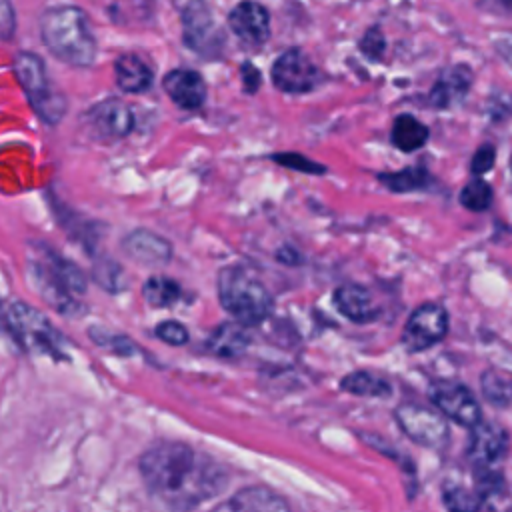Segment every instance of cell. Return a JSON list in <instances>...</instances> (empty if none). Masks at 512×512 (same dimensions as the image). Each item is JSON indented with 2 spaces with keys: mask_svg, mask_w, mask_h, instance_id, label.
I'll return each mask as SVG.
<instances>
[{
  "mask_svg": "<svg viewBox=\"0 0 512 512\" xmlns=\"http://www.w3.org/2000/svg\"><path fill=\"white\" fill-rule=\"evenodd\" d=\"M140 474L148 492L172 512H190L218 496L226 470L208 454L182 442H158L140 456Z\"/></svg>",
  "mask_w": 512,
  "mask_h": 512,
  "instance_id": "6da1fadb",
  "label": "cell"
},
{
  "mask_svg": "<svg viewBox=\"0 0 512 512\" xmlns=\"http://www.w3.org/2000/svg\"><path fill=\"white\" fill-rule=\"evenodd\" d=\"M26 268L30 284L54 310L66 316L80 314L78 296L86 292V276L72 260L46 242L32 240L26 248Z\"/></svg>",
  "mask_w": 512,
  "mask_h": 512,
  "instance_id": "7a4b0ae2",
  "label": "cell"
},
{
  "mask_svg": "<svg viewBox=\"0 0 512 512\" xmlns=\"http://www.w3.org/2000/svg\"><path fill=\"white\" fill-rule=\"evenodd\" d=\"M40 38L46 50L74 68H88L96 60L98 42L90 20L80 6H50L40 16Z\"/></svg>",
  "mask_w": 512,
  "mask_h": 512,
  "instance_id": "3957f363",
  "label": "cell"
},
{
  "mask_svg": "<svg viewBox=\"0 0 512 512\" xmlns=\"http://www.w3.org/2000/svg\"><path fill=\"white\" fill-rule=\"evenodd\" d=\"M216 286L222 308L230 312L238 324L256 326L272 314V294L242 266L222 268Z\"/></svg>",
  "mask_w": 512,
  "mask_h": 512,
  "instance_id": "277c9868",
  "label": "cell"
},
{
  "mask_svg": "<svg viewBox=\"0 0 512 512\" xmlns=\"http://www.w3.org/2000/svg\"><path fill=\"white\" fill-rule=\"evenodd\" d=\"M0 330L8 334L22 350L52 356L54 360L66 358L64 338L36 308L24 302L0 300Z\"/></svg>",
  "mask_w": 512,
  "mask_h": 512,
  "instance_id": "5b68a950",
  "label": "cell"
},
{
  "mask_svg": "<svg viewBox=\"0 0 512 512\" xmlns=\"http://www.w3.org/2000/svg\"><path fill=\"white\" fill-rule=\"evenodd\" d=\"M14 74L16 80L28 98L34 114L48 126H56L66 110V96L54 86L44 60L28 50H20L14 58Z\"/></svg>",
  "mask_w": 512,
  "mask_h": 512,
  "instance_id": "8992f818",
  "label": "cell"
},
{
  "mask_svg": "<svg viewBox=\"0 0 512 512\" xmlns=\"http://www.w3.org/2000/svg\"><path fill=\"white\" fill-rule=\"evenodd\" d=\"M134 112L132 108L118 100V98H106L90 106L84 114V124L88 132L96 140L114 142L126 138L134 130Z\"/></svg>",
  "mask_w": 512,
  "mask_h": 512,
  "instance_id": "52a82bcc",
  "label": "cell"
},
{
  "mask_svg": "<svg viewBox=\"0 0 512 512\" xmlns=\"http://www.w3.org/2000/svg\"><path fill=\"white\" fill-rule=\"evenodd\" d=\"M394 416L402 432L420 446L442 448L448 440V424L440 412L418 404H400Z\"/></svg>",
  "mask_w": 512,
  "mask_h": 512,
  "instance_id": "ba28073f",
  "label": "cell"
},
{
  "mask_svg": "<svg viewBox=\"0 0 512 512\" xmlns=\"http://www.w3.org/2000/svg\"><path fill=\"white\" fill-rule=\"evenodd\" d=\"M272 82L278 90L288 94H304L314 90L322 74L316 64L298 48H288L272 64Z\"/></svg>",
  "mask_w": 512,
  "mask_h": 512,
  "instance_id": "9c48e42d",
  "label": "cell"
},
{
  "mask_svg": "<svg viewBox=\"0 0 512 512\" xmlns=\"http://www.w3.org/2000/svg\"><path fill=\"white\" fill-rule=\"evenodd\" d=\"M448 332V314L440 304H422L418 306L404 330H402V346L408 352H422L438 344Z\"/></svg>",
  "mask_w": 512,
  "mask_h": 512,
  "instance_id": "30bf717a",
  "label": "cell"
},
{
  "mask_svg": "<svg viewBox=\"0 0 512 512\" xmlns=\"http://www.w3.org/2000/svg\"><path fill=\"white\" fill-rule=\"evenodd\" d=\"M182 38H184V44L198 54L218 52L222 44V36L204 0H190L186 4L182 12Z\"/></svg>",
  "mask_w": 512,
  "mask_h": 512,
  "instance_id": "8fae6325",
  "label": "cell"
},
{
  "mask_svg": "<svg viewBox=\"0 0 512 512\" xmlns=\"http://www.w3.org/2000/svg\"><path fill=\"white\" fill-rule=\"evenodd\" d=\"M432 402L442 416H448L460 426L474 428L482 420L480 406L464 384H438L432 390Z\"/></svg>",
  "mask_w": 512,
  "mask_h": 512,
  "instance_id": "7c38bea8",
  "label": "cell"
},
{
  "mask_svg": "<svg viewBox=\"0 0 512 512\" xmlns=\"http://www.w3.org/2000/svg\"><path fill=\"white\" fill-rule=\"evenodd\" d=\"M228 26L244 44L260 46L270 38V12L256 0H242L230 10Z\"/></svg>",
  "mask_w": 512,
  "mask_h": 512,
  "instance_id": "4fadbf2b",
  "label": "cell"
},
{
  "mask_svg": "<svg viewBox=\"0 0 512 512\" xmlns=\"http://www.w3.org/2000/svg\"><path fill=\"white\" fill-rule=\"evenodd\" d=\"M168 98L182 110H198L206 100L204 78L190 68H174L162 78Z\"/></svg>",
  "mask_w": 512,
  "mask_h": 512,
  "instance_id": "5bb4252c",
  "label": "cell"
},
{
  "mask_svg": "<svg viewBox=\"0 0 512 512\" xmlns=\"http://www.w3.org/2000/svg\"><path fill=\"white\" fill-rule=\"evenodd\" d=\"M122 250L128 258L144 266L166 264L172 258V244L152 230L136 228L122 238Z\"/></svg>",
  "mask_w": 512,
  "mask_h": 512,
  "instance_id": "9a60e30c",
  "label": "cell"
},
{
  "mask_svg": "<svg viewBox=\"0 0 512 512\" xmlns=\"http://www.w3.org/2000/svg\"><path fill=\"white\" fill-rule=\"evenodd\" d=\"M472 80H474L472 70L466 64H456V66L444 68L428 94L430 104L440 110L458 106L466 98V94L472 86Z\"/></svg>",
  "mask_w": 512,
  "mask_h": 512,
  "instance_id": "2e32d148",
  "label": "cell"
},
{
  "mask_svg": "<svg viewBox=\"0 0 512 512\" xmlns=\"http://www.w3.org/2000/svg\"><path fill=\"white\" fill-rule=\"evenodd\" d=\"M214 512H290L288 502L266 486H248L222 502Z\"/></svg>",
  "mask_w": 512,
  "mask_h": 512,
  "instance_id": "e0dca14e",
  "label": "cell"
},
{
  "mask_svg": "<svg viewBox=\"0 0 512 512\" xmlns=\"http://www.w3.org/2000/svg\"><path fill=\"white\" fill-rule=\"evenodd\" d=\"M508 450V434L504 428L492 422H478L472 428L468 456L476 464H494L498 462Z\"/></svg>",
  "mask_w": 512,
  "mask_h": 512,
  "instance_id": "ac0fdd59",
  "label": "cell"
},
{
  "mask_svg": "<svg viewBox=\"0 0 512 512\" xmlns=\"http://www.w3.org/2000/svg\"><path fill=\"white\" fill-rule=\"evenodd\" d=\"M334 306L342 316L352 322H372L378 316V306L370 294L360 284H342L334 292Z\"/></svg>",
  "mask_w": 512,
  "mask_h": 512,
  "instance_id": "d6986e66",
  "label": "cell"
},
{
  "mask_svg": "<svg viewBox=\"0 0 512 512\" xmlns=\"http://www.w3.org/2000/svg\"><path fill=\"white\" fill-rule=\"evenodd\" d=\"M114 80L122 92L142 94L152 88V68L134 52H124L114 60Z\"/></svg>",
  "mask_w": 512,
  "mask_h": 512,
  "instance_id": "ffe728a7",
  "label": "cell"
},
{
  "mask_svg": "<svg viewBox=\"0 0 512 512\" xmlns=\"http://www.w3.org/2000/svg\"><path fill=\"white\" fill-rule=\"evenodd\" d=\"M248 342H250V338H248V334H246L242 324H238V322H224V324H220L208 336L206 348L214 356L234 358V356H240L246 350Z\"/></svg>",
  "mask_w": 512,
  "mask_h": 512,
  "instance_id": "44dd1931",
  "label": "cell"
},
{
  "mask_svg": "<svg viewBox=\"0 0 512 512\" xmlns=\"http://www.w3.org/2000/svg\"><path fill=\"white\" fill-rule=\"evenodd\" d=\"M390 138L398 150L412 152L426 144L428 128L420 120H416L412 114H400L392 124Z\"/></svg>",
  "mask_w": 512,
  "mask_h": 512,
  "instance_id": "7402d4cb",
  "label": "cell"
},
{
  "mask_svg": "<svg viewBox=\"0 0 512 512\" xmlns=\"http://www.w3.org/2000/svg\"><path fill=\"white\" fill-rule=\"evenodd\" d=\"M340 388L366 398H388L392 394V388L386 380L370 374V372H352L340 380Z\"/></svg>",
  "mask_w": 512,
  "mask_h": 512,
  "instance_id": "603a6c76",
  "label": "cell"
},
{
  "mask_svg": "<svg viewBox=\"0 0 512 512\" xmlns=\"http://www.w3.org/2000/svg\"><path fill=\"white\" fill-rule=\"evenodd\" d=\"M144 300L154 308H168L182 296V288L168 276H150L142 286Z\"/></svg>",
  "mask_w": 512,
  "mask_h": 512,
  "instance_id": "cb8c5ba5",
  "label": "cell"
},
{
  "mask_svg": "<svg viewBox=\"0 0 512 512\" xmlns=\"http://www.w3.org/2000/svg\"><path fill=\"white\" fill-rule=\"evenodd\" d=\"M378 178L392 192L420 190V188H426L430 184V180H432L430 174L424 168H420V166L404 168V170L394 172V174H380Z\"/></svg>",
  "mask_w": 512,
  "mask_h": 512,
  "instance_id": "d4e9b609",
  "label": "cell"
},
{
  "mask_svg": "<svg viewBox=\"0 0 512 512\" xmlns=\"http://www.w3.org/2000/svg\"><path fill=\"white\" fill-rule=\"evenodd\" d=\"M92 278L94 282L106 290V292H122L126 288V280H124V272L120 268L118 262H114L112 258H104L98 256L92 264Z\"/></svg>",
  "mask_w": 512,
  "mask_h": 512,
  "instance_id": "484cf974",
  "label": "cell"
},
{
  "mask_svg": "<svg viewBox=\"0 0 512 512\" xmlns=\"http://www.w3.org/2000/svg\"><path fill=\"white\" fill-rule=\"evenodd\" d=\"M460 202L464 208L472 212H484L492 204V188L488 182L474 178L470 180L462 192H460Z\"/></svg>",
  "mask_w": 512,
  "mask_h": 512,
  "instance_id": "4316f807",
  "label": "cell"
},
{
  "mask_svg": "<svg viewBox=\"0 0 512 512\" xmlns=\"http://www.w3.org/2000/svg\"><path fill=\"white\" fill-rule=\"evenodd\" d=\"M482 390L486 398L492 404H508L512 398V382H508L504 376H498L494 372H488L482 376Z\"/></svg>",
  "mask_w": 512,
  "mask_h": 512,
  "instance_id": "83f0119b",
  "label": "cell"
},
{
  "mask_svg": "<svg viewBox=\"0 0 512 512\" xmlns=\"http://www.w3.org/2000/svg\"><path fill=\"white\" fill-rule=\"evenodd\" d=\"M444 502L450 512H476L482 504V498L472 494L470 490L454 486L444 492Z\"/></svg>",
  "mask_w": 512,
  "mask_h": 512,
  "instance_id": "f1b7e54d",
  "label": "cell"
},
{
  "mask_svg": "<svg viewBox=\"0 0 512 512\" xmlns=\"http://www.w3.org/2000/svg\"><path fill=\"white\" fill-rule=\"evenodd\" d=\"M272 160L282 164V166H286V168H290V170H298V172H308V174H324L326 172V168L322 164H316V162H312L306 156L296 154V152L274 154Z\"/></svg>",
  "mask_w": 512,
  "mask_h": 512,
  "instance_id": "f546056e",
  "label": "cell"
},
{
  "mask_svg": "<svg viewBox=\"0 0 512 512\" xmlns=\"http://www.w3.org/2000/svg\"><path fill=\"white\" fill-rule=\"evenodd\" d=\"M156 336L170 344V346H182L188 342V330L184 324L176 322V320H166V322H160L156 326Z\"/></svg>",
  "mask_w": 512,
  "mask_h": 512,
  "instance_id": "4dcf8cb0",
  "label": "cell"
},
{
  "mask_svg": "<svg viewBox=\"0 0 512 512\" xmlns=\"http://www.w3.org/2000/svg\"><path fill=\"white\" fill-rule=\"evenodd\" d=\"M90 338L96 342V344H100V346H108V348H114V352H118V354H132V350H134V344L128 340V338H124V336H118V334H106V332H102V330H90Z\"/></svg>",
  "mask_w": 512,
  "mask_h": 512,
  "instance_id": "1f68e13d",
  "label": "cell"
},
{
  "mask_svg": "<svg viewBox=\"0 0 512 512\" xmlns=\"http://www.w3.org/2000/svg\"><path fill=\"white\" fill-rule=\"evenodd\" d=\"M360 50L370 58V60H376L382 56L384 48H386V42H384V36L380 32V28H368L366 34L362 36V40L358 42Z\"/></svg>",
  "mask_w": 512,
  "mask_h": 512,
  "instance_id": "d6a6232c",
  "label": "cell"
},
{
  "mask_svg": "<svg viewBox=\"0 0 512 512\" xmlns=\"http://www.w3.org/2000/svg\"><path fill=\"white\" fill-rule=\"evenodd\" d=\"M496 162V148L492 144H484L476 150V154L472 156V162H470V170L472 174L480 176V174H486L488 170H492Z\"/></svg>",
  "mask_w": 512,
  "mask_h": 512,
  "instance_id": "836d02e7",
  "label": "cell"
},
{
  "mask_svg": "<svg viewBox=\"0 0 512 512\" xmlns=\"http://www.w3.org/2000/svg\"><path fill=\"white\" fill-rule=\"evenodd\" d=\"M16 30V12L10 0H0V40H10Z\"/></svg>",
  "mask_w": 512,
  "mask_h": 512,
  "instance_id": "e575fe53",
  "label": "cell"
},
{
  "mask_svg": "<svg viewBox=\"0 0 512 512\" xmlns=\"http://www.w3.org/2000/svg\"><path fill=\"white\" fill-rule=\"evenodd\" d=\"M492 44L498 56L508 64L512 70V32H496L492 34Z\"/></svg>",
  "mask_w": 512,
  "mask_h": 512,
  "instance_id": "d590c367",
  "label": "cell"
},
{
  "mask_svg": "<svg viewBox=\"0 0 512 512\" xmlns=\"http://www.w3.org/2000/svg\"><path fill=\"white\" fill-rule=\"evenodd\" d=\"M240 70H242L240 76H242L244 90L250 92V94H254V92L260 88V84H262V74H260V70H258L254 64H250V62H244Z\"/></svg>",
  "mask_w": 512,
  "mask_h": 512,
  "instance_id": "8d00e7d4",
  "label": "cell"
},
{
  "mask_svg": "<svg viewBox=\"0 0 512 512\" xmlns=\"http://www.w3.org/2000/svg\"><path fill=\"white\" fill-rule=\"evenodd\" d=\"M478 6L492 14L512 16V0H478Z\"/></svg>",
  "mask_w": 512,
  "mask_h": 512,
  "instance_id": "74e56055",
  "label": "cell"
},
{
  "mask_svg": "<svg viewBox=\"0 0 512 512\" xmlns=\"http://www.w3.org/2000/svg\"><path fill=\"white\" fill-rule=\"evenodd\" d=\"M510 176H512V158H510Z\"/></svg>",
  "mask_w": 512,
  "mask_h": 512,
  "instance_id": "f35d334b",
  "label": "cell"
}]
</instances>
